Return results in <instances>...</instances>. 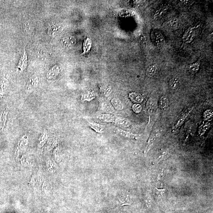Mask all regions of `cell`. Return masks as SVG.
<instances>
[{"label":"cell","mask_w":213,"mask_h":213,"mask_svg":"<svg viewBox=\"0 0 213 213\" xmlns=\"http://www.w3.org/2000/svg\"><path fill=\"white\" fill-rule=\"evenodd\" d=\"M129 98L131 99L132 101L135 103H141L144 100V98L140 94L135 93H130L129 94Z\"/></svg>","instance_id":"30bf717a"},{"label":"cell","mask_w":213,"mask_h":213,"mask_svg":"<svg viewBox=\"0 0 213 213\" xmlns=\"http://www.w3.org/2000/svg\"><path fill=\"white\" fill-rule=\"evenodd\" d=\"M8 109L6 108L0 112V130L4 129L8 118Z\"/></svg>","instance_id":"277c9868"},{"label":"cell","mask_w":213,"mask_h":213,"mask_svg":"<svg viewBox=\"0 0 213 213\" xmlns=\"http://www.w3.org/2000/svg\"><path fill=\"white\" fill-rule=\"evenodd\" d=\"M132 109L135 113H139L141 112L142 109L141 105L138 103L134 104L132 106Z\"/></svg>","instance_id":"cb8c5ba5"},{"label":"cell","mask_w":213,"mask_h":213,"mask_svg":"<svg viewBox=\"0 0 213 213\" xmlns=\"http://www.w3.org/2000/svg\"><path fill=\"white\" fill-rule=\"evenodd\" d=\"M157 69V68L156 66L155 65H152L147 70V75L149 77L153 76L156 73Z\"/></svg>","instance_id":"ac0fdd59"},{"label":"cell","mask_w":213,"mask_h":213,"mask_svg":"<svg viewBox=\"0 0 213 213\" xmlns=\"http://www.w3.org/2000/svg\"><path fill=\"white\" fill-rule=\"evenodd\" d=\"M169 101L168 98L165 96H162L160 98L159 102V105L160 109L165 110L169 106Z\"/></svg>","instance_id":"5bb4252c"},{"label":"cell","mask_w":213,"mask_h":213,"mask_svg":"<svg viewBox=\"0 0 213 213\" xmlns=\"http://www.w3.org/2000/svg\"><path fill=\"white\" fill-rule=\"evenodd\" d=\"M180 82H179V79L177 78H173L171 80H170L169 81V87L172 89L174 90L176 89L179 85Z\"/></svg>","instance_id":"d6986e66"},{"label":"cell","mask_w":213,"mask_h":213,"mask_svg":"<svg viewBox=\"0 0 213 213\" xmlns=\"http://www.w3.org/2000/svg\"><path fill=\"white\" fill-rule=\"evenodd\" d=\"M89 124L91 128H93L97 132L102 133L104 132H103L104 129V127L102 125L98 123H92V122L89 123Z\"/></svg>","instance_id":"2e32d148"},{"label":"cell","mask_w":213,"mask_h":213,"mask_svg":"<svg viewBox=\"0 0 213 213\" xmlns=\"http://www.w3.org/2000/svg\"><path fill=\"white\" fill-rule=\"evenodd\" d=\"M158 137V134L156 132H154L152 133L148 141L147 145L146 146V149L145 150V154H146L150 149L153 143L155 142V139Z\"/></svg>","instance_id":"9c48e42d"},{"label":"cell","mask_w":213,"mask_h":213,"mask_svg":"<svg viewBox=\"0 0 213 213\" xmlns=\"http://www.w3.org/2000/svg\"><path fill=\"white\" fill-rule=\"evenodd\" d=\"M117 132L120 135L125 137L126 138H129L131 139H136L138 138V135L134 134L130 132L126 131L123 129L118 128L117 129Z\"/></svg>","instance_id":"ba28073f"},{"label":"cell","mask_w":213,"mask_h":213,"mask_svg":"<svg viewBox=\"0 0 213 213\" xmlns=\"http://www.w3.org/2000/svg\"><path fill=\"white\" fill-rule=\"evenodd\" d=\"M39 79L37 76H33L30 78L27 82L26 87V91L28 93H31L38 85Z\"/></svg>","instance_id":"7a4b0ae2"},{"label":"cell","mask_w":213,"mask_h":213,"mask_svg":"<svg viewBox=\"0 0 213 213\" xmlns=\"http://www.w3.org/2000/svg\"><path fill=\"white\" fill-rule=\"evenodd\" d=\"M145 204L146 206L148 209H150L152 206L153 201L152 199L150 194H147L145 198Z\"/></svg>","instance_id":"44dd1931"},{"label":"cell","mask_w":213,"mask_h":213,"mask_svg":"<svg viewBox=\"0 0 213 213\" xmlns=\"http://www.w3.org/2000/svg\"><path fill=\"white\" fill-rule=\"evenodd\" d=\"M178 21L177 19H173L169 21L168 23V25L169 27L172 28H177L178 27Z\"/></svg>","instance_id":"603a6c76"},{"label":"cell","mask_w":213,"mask_h":213,"mask_svg":"<svg viewBox=\"0 0 213 213\" xmlns=\"http://www.w3.org/2000/svg\"><path fill=\"white\" fill-rule=\"evenodd\" d=\"M194 107H191V108H188L186 110H185L182 114L180 117L178 119L177 122L175 126L174 127L173 129H176L178 127L182 125V124L184 123V121L185 120V119L188 117V116L190 113H191L192 111L194 109Z\"/></svg>","instance_id":"6da1fadb"},{"label":"cell","mask_w":213,"mask_h":213,"mask_svg":"<svg viewBox=\"0 0 213 213\" xmlns=\"http://www.w3.org/2000/svg\"><path fill=\"white\" fill-rule=\"evenodd\" d=\"M117 209L121 208L124 206L129 205L131 203L129 198L128 197L119 198L117 200Z\"/></svg>","instance_id":"8fae6325"},{"label":"cell","mask_w":213,"mask_h":213,"mask_svg":"<svg viewBox=\"0 0 213 213\" xmlns=\"http://www.w3.org/2000/svg\"><path fill=\"white\" fill-rule=\"evenodd\" d=\"M209 124H205V125H202L200 127L199 129V132L201 134H204L205 132L209 128Z\"/></svg>","instance_id":"d4e9b609"},{"label":"cell","mask_w":213,"mask_h":213,"mask_svg":"<svg viewBox=\"0 0 213 213\" xmlns=\"http://www.w3.org/2000/svg\"><path fill=\"white\" fill-rule=\"evenodd\" d=\"M157 107V103L155 99L153 98H150L148 100L146 103V108L149 114H153L156 110Z\"/></svg>","instance_id":"5b68a950"},{"label":"cell","mask_w":213,"mask_h":213,"mask_svg":"<svg viewBox=\"0 0 213 213\" xmlns=\"http://www.w3.org/2000/svg\"><path fill=\"white\" fill-rule=\"evenodd\" d=\"M121 208H118L117 209L116 212L115 213H127L125 211L122 210Z\"/></svg>","instance_id":"4316f807"},{"label":"cell","mask_w":213,"mask_h":213,"mask_svg":"<svg viewBox=\"0 0 213 213\" xmlns=\"http://www.w3.org/2000/svg\"><path fill=\"white\" fill-rule=\"evenodd\" d=\"M200 65V63L199 62H196V63L190 65V66H189V69L193 73H196L199 70Z\"/></svg>","instance_id":"7402d4cb"},{"label":"cell","mask_w":213,"mask_h":213,"mask_svg":"<svg viewBox=\"0 0 213 213\" xmlns=\"http://www.w3.org/2000/svg\"><path fill=\"white\" fill-rule=\"evenodd\" d=\"M98 117L102 121L107 123L114 121L115 120L114 116L111 114H101Z\"/></svg>","instance_id":"7c38bea8"},{"label":"cell","mask_w":213,"mask_h":213,"mask_svg":"<svg viewBox=\"0 0 213 213\" xmlns=\"http://www.w3.org/2000/svg\"><path fill=\"white\" fill-rule=\"evenodd\" d=\"M213 112L212 110L209 109L206 111L204 113L203 117L205 120L210 121L212 119Z\"/></svg>","instance_id":"ffe728a7"},{"label":"cell","mask_w":213,"mask_h":213,"mask_svg":"<svg viewBox=\"0 0 213 213\" xmlns=\"http://www.w3.org/2000/svg\"><path fill=\"white\" fill-rule=\"evenodd\" d=\"M116 124L122 128L126 129H132V125L129 120L126 118H117L114 121Z\"/></svg>","instance_id":"3957f363"},{"label":"cell","mask_w":213,"mask_h":213,"mask_svg":"<svg viewBox=\"0 0 213 213\" xmlns=\"http://www.w3.org/2000/svg\"><path fill=\"white\" fill-rule=\"evenodd\" d=\"M102 109L105 112L109 113H113L114 111V108L110 103L105 102L102 103Z\"/></svg>","instance_id":"e0dca14e"},{"label":"cell","mask_w":213,"mask_h":213,"mask_svg":"<svg viewBox=\"0 0 213 213\" xmlns=\"http://www.w3.org/2000/svg\"><path fill=\"white\" fill-rule=\"evenodd\" d=\"M111 103L113 107L118 111L122 110L124 108V105L121 101L117 98H113L112 99Z\"/></svg>","instance_id":"9a60e30c"},{"label":"cell","mask_w":213,"mask_h":213,"mask_svg":"<svg viewBox=\"0 0 213 213\" xmlns=\"http://www.w3.org/2000/svg\"><path fill=\"white\" fill-rule=\"evenodd\" d=\"M27 56L25 52H24L23 55L21 57L19 63H18L17 68L19 70L20 72H23L26 69L27 67Z\"/></svg>","instance_id":"52a82bcc"},{"label":"cell","mask_w":213,"mask_h":213,"mask_svg":"<svg viewBox=\"0 0 213 213\" xmlns=\"http://www.w3.org/2000/svg\"><path fill=\"white\" fill-rule=\"evenodd\" d=\"M156 189H157L156 194L159 197H162L164 196L163 195H165L166 191L165 189H159L157 188Z\"/></svg>","instance_id":"484cf974"},{"label":"cell","mask_w":213,"mask_h":213,"mask_svg":"<svg viewBox=\"0 0 213 213\" xmlns=\"http://www.w3.org/2000/svg\"><path fill=\"white\" fill-rule=\"evenodd\" d=\"M59 73V70L56 67H53L49 70L47 73V78L49 80L55 78Z\"/></svg>","instance_id":"4fadbf2b"},{"label":"cell","mask_w":213,"mask_h":213,"mask_svg":"<svg viewBox=\"0 0 213 213\" xmlns=\"http://www.w3.org/2000/svg\"><path fill=\"white\" fill-rule=\"evenodd\" d=\"M195 36V30L194 28H189L184 34L183 40L184 42H190L194 39Z\"/></svg>","instance_id":"8992f818"}]
</instances>
